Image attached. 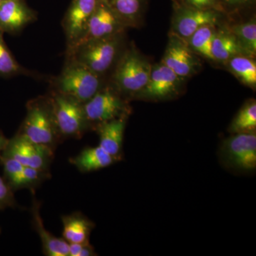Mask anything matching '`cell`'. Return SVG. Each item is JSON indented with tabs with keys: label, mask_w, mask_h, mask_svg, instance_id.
Returning a JSON list of instances; mask_svg holds the SVG:
<instances>
[{
	"label": "cell",
	"mask_w": 256,
	"mask_h": 256,
	"mask_svg": "<svg viewBox=\"0 0 256 256\" xmlns=\"http://www.w3.org/2000/svg\"><path fill=\"white\" fill-rule=\"evenodd\" d=\"M26 108V116L16 134L30 142L56 150L62 140L50 96H38L28 100Z\"/></svg>",
	"instance_id": "1"
},
{
	"label": "cell",
	"mask_w": 256,
	"mask_h": 256,
	"mask_svg": "<svg viewBox=\"0 0 256 256\" xmlns=\"http://www.w3.org/2000/svg\"><path fill=\"white\" fill-rule=\"evenodd\" d=\"M124 33L90 40L66 50V58L85 66L104 77L122 54Z\"/></svg>",
	"instance_id": "2"
},
{
	"label": "cell",
	"mask_w": 256,
	"mask_h": 256,
	"mask_svg": "<svg viewBox=\"0 0 256 256\" xmlns=\"http://www.w3.org/2000/svg\"><path fill=\"white\" fill-rule=\"evenodd\" d=\"M104 77L74 60H66L60 75L50 80V92L85 104L104 86Z\"/></svg>",
	"instance_id": "3"
},
{
	"label": "cell",
	"mask_w": 256,
	"mask_h": 256,
	"mask_svg": "<svg viewBox=\"0 0 256 256\" xmlns=\"http://www.w3.org/2000/svg\"><path fill=\"white\" fill-rule=\"evenodd\" d=\"M152 67L134 47L124 50L114 66L110 85L124 98L138 96L149 80Z\"/></svg>",
	"instance_id": "4"
},
{
	"label": "cell",
	"mask_w": 256,
	"mask_h": 256,
	"mask_svg": "<svg viewBox=\"0 0 256 256\" xmlns=\"http://www.w3.org/2000/svg\"><path fill=\"white\" fill-rule=\"evenodd\" d=\"M48 95L62 141L80 139L87 131L90 130L84 112V104L58 92H50Z\"/></svg>",
	"instance_id": "5"
},
{
	"label": "cell",
	"mask_w": 256,
	"mask_h": 256,
	"mask_svg": "<svg viewBox=\"0 0 256 256\" xmlns=\"http://www.w3.org/2000/svg\"><path fill=\"white\" fill-rule=\"evenodd\" d=\"M84 108L90 130L102 122L128 117L130 111L127 99L110 84L101 88L90 100L84 104Z\"/></svg>",
	"instance_id": "6"
},
{
	"label": "cell",
	"mask_w": 256,
	"mask_h": 256,
	"mask_svg": "<svg viewBox=\"0 0 256 256\" xmlns=\"http://www.w3.org/2000/svg\"><path fill=\"white\" fill-rule=\"evenodd\" d=\"M54 152L48 146L35 144L16 134L8 140L1 156L13 158L24 166L50 170Z\"/></svg>",
	"instance_id": "7"
},
{
	"label": "cell",
	"mask_w": 256,
	"mask_h": 256,
	"mask_svg": "<svg viewBox=\"0 0 256 256\" xmlns=\"http://www.w3.org/2000/svg\"><path fill=\"white\" fill-rule=\"evenodd\" d=\"M127 28L120 18L111 10L105 0H100L82 36L78 41L72 46L66 48V50L90 40L124 33Z\"/></svg>",
	"instance_id": "8"
},
{
	"label": "cell",
	"mask_w": 256,
	"mask_h": 256,
	"mask_svg": "<svg viewBox=\"0 0 256 256\" xmlns=\"http://www.w3.org/2000/svg\"><path fill=\"white\" fill-rule=\"evenodd\" d=\"M222 154L230 166L244 171L256 168V134L254 132L236 133L224 140Z\"/></svg>",
	"instance_id": "9"
},
{
	"label": "cell",
	"mask_w": 256,
	"mask_h": 256,
	"mask_svg": "<svg viewBox=\"0 0 256 256\" xmlns=\"http://www.w3.org/2000/svg\"><path fill=\"white\" fill-rule=\"evenodd\" d=\"M100 0H72L62 21L66 48L72 46L82 36Z\"/></svg>",
	"instance_id": "10"
},
{
	"label": "cell",
	"mask_w": 256,
	"mask_h": 256,
	"mask_svg": "<svg viewBox=\"0 0 256 256\" xmlns=\"http://www.w3.org/2000/svg\"><path fill=\"white\" fill-rule=\"evenodd\" d=\"M220 12L212 10H198L180 6L176 10L173 24V35L186 42L204 25H214L220 18Z\"/></svg>",
	"instance_id": "11"
},
{
	"label": "cell",
	"mask_w": 256,
	"mask_h": 256,
	"mask_svg": "<svg viewBox=\"0 0 256 256\" xmlns=\"http://www.w3.org/2000/svg\"><path fill=\"white\" fill-rule=\"evenodd\" d=\"M162 64L183 78L196 73L200 63L186 42L172 35L163 57Z\"/></svg>",
	"instance_id": "12"
},
{
	"label": "cell",
	"mask_w": 256,
	"mask_h": 256,
	"mask_svg": "<svg viewBox=\"0 0 256 256\" xmlns=\"http://www.w3.org/2000/svg\"><path fill=\"white\" fill-rule=\"evenodd\" d=\"M36 20L24 0H3L0 4V31L16 34Z\"/></svg>",
	"instance_id": "13"
},
{
	"label": "cell",
	"mask_w": 256,
	"mask_h": 256,
	"mask_svg": "<svg viewBox=\"0 0 256 256\" xmlns=\"http://www.w3.org/2000/svg\"><path fill=\"white\" fill-rule=\"evenodd\" d=\"M182 78L164 64L152 68L149 80L138 97L150 99H163L178 92Z\"/></svg>",
	"instance_id": "14"
},
{
	"label": "cell",
	"mask_w": 256,
	"mask_h": 256,
	"mask_svg": "<svg viewBox=\"0 0 256 256\" xmlns=\"http://www.w3.org/2000/svg\"><path fill=\"white\" fill-rule=\"evenodd\" d=\"M127 118L112 120L96 126L94 130L99 136V146L116 159L120 160Z\"/></svg>",
	"instance_id": "15"
},
{
	"label": "cell",
	"mask_w": 256,
	"mask_h": 256,
	"mask_svg": "<svg viewBox=\"0 0 256 256\" xmlns=\"http://www.w3.org/2000/svg\"><path fill=\"white\" fill-rule=\"evenodd\" d=\"M34 195L31 208L32 224L41 239L42 250L47 256H68V242L63 238L52 235L45 228L40 214L41 203L37 201Z\"/></svg>",
	"instance_id": "16"
},
{
	"label": "cell",
	"mask_w": 256,
	"mask_h": 256,
	"mask_svg": "<svg viewBox=\"0 0 256 256\" xmlns=\"http://www.w3.org/2000/svg\"><path fill=\"white\" fill-rule=\"evenodd\" d=\"M63 224L62 238L68 244L89 242L95 224L80 212H74L62 217Z\"/></svg>",
	"instance_id": "17"
},
{
	"label": "cell",
	"mask_w": 256,
	"mask_h": 256,
	"mask_svg": "<svg viewBox=\"0 0 256 256\" xmlns=\"http://www.w3.org/2000/svg\"><path fill=\"white\" fill-rule=\"evenodd\" d=\"M118 160L98 146L84 148L76 156L70 158L69 162L80 172L88 173L110 166Z\"/></svg>",
	"instance_id": "18"
},
{
	"label": "cell",
	"mask_w": 256,
	"mask_h": 256,
	"mask_svg": "<svg viewBox=\"0 0 256 256\" xmlns=\"http://www.w3.org/2000/svg\"><path fill=\"white\" fill-rule=\"evenodd\" d=\"M238 55L246 56L233 33L228 30H216L212 44V60L227 62Z\"/></svg>",
	"instance_id": "19"
},
{
	"label": "cell",
	"mask_w": 256,
	"mask_h": 256,
	"mask_svg": "<svg viewBox=\"0 0 256 256\" xmlns=\"http://www.w3.org/2000/svg\"><path fill=\"white\" fill-rule=\"evenodd\" d=\"M127 28L134 26L142 15L144 0H105Z\"/></svg>",
	"instance_id": "20"
},
{
	"label": "cell",
	"mask_w": 256,
	"mask_h": 256,
	"mask_svg": "<svg viewBox=\"0 0 256 256\" xmlns=\"http://www.w3.org/2000/svg\"><path fill=\"white\" fill-rule=\"evenodd\" d=\"M229 70L247 86H256V64L252 58L246 56L238 55L227 62Z\"/></svg>",
	"instance_id": "21"
},
{
	"label": "cell",
	"mask_w": 256,
	"mask_h": 256,
	"mask_svg": "<svg viewBox=\"0 0 256 256\" xmlns=\"http://www.w3.org/2000/svg\"><path fill=\"white\" fill-rule=\"evenodd\" d=\"M233 33L239 46L246 56L254 58L256 54V22L252 18L246 22L239 24L232 28Z\"/></svg>",
	"instance_id": "22"
},
{
	"label": "cell",
	"mask_w": 256,
	"mask_h": 256,
	"mask_svg": "<svg viewBox=\"0 0 256 256\" xmlns=\"http://www.w3.org/2000/svg\"><path fill=\"white\" fill-rule=\"evenodd\" d=\"M3 35L4 33L0 31V76L11 78L20 75L31 76V72L24 68L15 60L14 56L5 43Z\"/></svg>",
	"instance_id": "23"
},
{
	"label": "cell",
	"mask_w": 256,
	"mask_h": 256,
	"mask_svg": "<svg viewBox=\"0 0 256 256\" xmlns=\"http://www.w3.org/2000/svg\"><path fill=\"white\" fill-rule=\"evenodd\" d=\"M215 31L214 25H204L186 40V44L195 53L212 60V44Z\"/></svg>",
	"instance_id": "24"
},
{
	"label": "cell",
	"mask_w": 256,
	"mask_h": 256,
	"mask_svg": "<svg viewBox=\"0 0 256 256\" xmlns=\"http://www.w3.org/2000/svg\"><path fill=\"white\" fill-rule=\"evenodd\" d=\"M256 129V102L250 100L245 104L234 118L229 130L233 134L254 132Z\"/></svg>",
	"instance_id": "25"
},
{
	"label": "cell",
	"mask_w": 256,
	"mask_h": 256,
	"mask_svg": "<svg viewBox=\"0 0 256 256\" xmlns=\"http://www.w3.org/2000/svg\"><path fill=\"white\" fill-rule=\"evenodd\" d=\"M50 178V170L36 169L24 166L20 176L16 190L28 188L34 192V190L42 184L43 182Z\"/></svg>",
	"instance_id": "26"
},
{
	"label": "cell",
	"mask_w": 256,
	"mask_h": 256,
	"mask_svg": "<svg viewBox=\"0 0 256 256\" xmlns=\"http://www.w3.org/2000/svg\"><path fill=\"white\" fill-rule=\"evenodd\" d=\"M0 163L3 168V178L13 192L16 191L18 180L24 166L9 156H0Z\"/></svg>",
	"instance_id": "27"
},
{
	"label": "cell",
	"mask_w": 256,
	"mask_h": 256,
	"mask_svg": "<svg viewBox=\"0 0 256 256\" xmlns=\"http://www.w3.org/2000/svg\"><path fill=\"white\" fill-rule=\"evenodd\" d=\"M183 6L198 10H212L223 12L224 4L220 0H182Z\"/></svg>",
	"instance_id": "28"
},
{
	"label": "cell",
	"mask_w": 256,
	"mask_h": 256,
	"mask_svg": "<svg viewBox=\"0 0 256 256\" xmlns=\"http://www.w3.org/2000/svg\"><path fill=\"white\" fill-rule=\"evenodd\" d=\"M16 204L14 192L5 182L4 178L0 176V210L12 208Z\"/></svg>",
	"instance_id": "29"
},
{
	"label": "cell",
	"mask_w": 256,
	"mask_h": 256,
	"mask_svg": "<svg viewBox=\"0 0 256 256\" xmlns=\"http://www.w3.org/2000/svg\"><path fill=\"white\" fill-rule=\"evenodd\" d=\"M68 256H97L94 248L90 242L85 244H68Z\"/></svg>",
	"instance_id": "30"
},
{
	"label": "cell",
	"mask_w": 256,
	"mask_h": 256,
	"mask_svg": "<svg viewBox=\"0 0 256 256\" xmlns=\"http://www.w3.org/2000/svg\"><path fill=\"white\" fill-rule=\"evenodd\" d=\"M222 4L232 8H240L252 4L255 0H220Z\"/></svg>",
	"instance_id": "31"
},
{
	"label": "cell",
	"mask_w": 256,
	"mask_h": 256,
	"mask_svg": "<svg viewBox=\"0 0 256 256\" xmlns=\"http://www.w3.org/2000/svg\"><path fill=\"white\" fill-rule=\"evenodd\" d=\"M8 140H9V139L5 137L3 133L0 131V156H1L2 152L4 151V148H6Z\"/></svg>",
	"instance_id": "32"
},
{
	"label": "cell",
	"mask_w": 256,
	"mask_h": 256,
	"mask_svg": "<svg viewBox=\"0 0 256 256\" xmlns=\"http://www.w3.org/2000/svg\"><path fill=\"white\" fill-rule=\"evenodd\" d=\"M2 1H3V0H0V4H1L2 2Z\"/></svg>",
	"instance_id": "33"
},
{
	"label": "cell",
	"mask_w": 256,
	"mask_h": 256,
	"mask_svg": "<svg viewBox=\"0 0 256 256\" xmlns=\"http://www.w3.org/2000/svg\"><path fill=\"white\" fill-rule=\"evenodd\" d=\"M0 233H1V229H0Z\"/></svg>",
	"instance_id": "34"
}]
</instances>
